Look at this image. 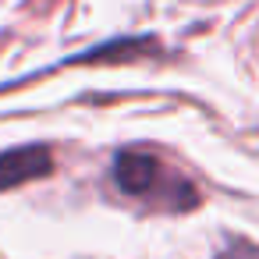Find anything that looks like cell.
<instances>
[{"label":"cell","mask_w":259,"mask_h":259,"mask_svg":"<svg viewBox=\"0 0 259 259\" xmlns=\"http://www.w3.org/2000/svg\"><path fill=\"white\" fill-rule=\"evenodd\" d=\"M110 178L117 185L121 195L139 199L153 209H170V213H185L199 206V192L188 178H181L178 170H170L160 156L142 153V149H124L114 156Z\"/></svg>","instance_id":"obj_1"},{"label":"cell","mask_w":259,"mask_h":259,"mask_svg":"<svg viewBox=\"0 0 259 259\" xmlns=\"http://www.w3.org/2000/svg\"><path fill=\"white\" fill-rule=\"evenodd\" d=\"M54 170V156L47 146H15L0 153V192L39 181Z\"/></svg>","instance_id":"obj_2"},{"label":"cell","mask_w":259,"mask_h":259,"mask_svg":"<svg viewBox=\"0 0 259 259\" xmlns=\"http://www.w3.org/2000/svg\"><path fill=\"white\" fill-rule=\"evenodd\" d=\"M220 259H259V248H252L248 241H238L227 252H220Z\"/></svg>","instance_id":"obj_3"}]
</instances>
